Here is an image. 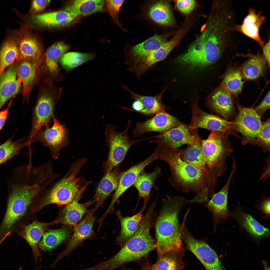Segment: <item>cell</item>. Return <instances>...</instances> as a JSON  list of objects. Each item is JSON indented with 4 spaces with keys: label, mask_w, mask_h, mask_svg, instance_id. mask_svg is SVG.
I'll return each mask as SVG.
<instances>
[{
    "label": "cell",
    "mask_w": 270,
    "mask_h": 270,
    "mask_svg": "<svg viewBox=\"0 0 270 270\" xmlns=\"http://www.w3.org/2000/svg\"><path fill=\"white\" fill-rule=\"evenodd\" d=\"M192 108L191 124L188 126L190 130L198 128H205L212 131H218L236 136L233 122L222 118L206 112L196 105ZM236 137L237 136H236Z\"/></svg>",
    "instance_id": "13"
},
{
    "label": "cell",
    "mask_w": 270,
    "mask_h": 270,
    "mask_svg": "<svg viewBox=\"0 0 270 270\" xmlns=\"http://www.w3.org/2000/svg\"><path fill=\"white\" fill-rule=\"evenodd\" d=\"M270 118L262 122L261 131L256 140L255 145L261 148L264 152H270Z\"/></svg>",
    "instance_id": "43"
},
{
    "label": "cell",
    "mask_w": 270,
    "mask_h": 270,
    "mask_svg": "<svg viewBox=\"0 0 270 270\" xmlns=\"http://www.w3.org/2000/svg\"><path fill=\"white\" fill-rule=\"evenodd\" d=\"M160 168L156 166L152 172L148 173L144 170L140 173L132 186L137 190L139 196L143 198L144 203L149 200L151 191L153 188H156L155 181L161 173Z\"/></svg>",
    "instance_id": "33"
},
{
    "label": "cell",
    "mask_w": 270,
    "mask_h": 270,
    "mask_svg": "<svg viewBox=\"0 0 270 270\" xmlns=\"http://www.w3.org/2000/svg\"><path fill=\"white\" fill-rule=\"evenodd\" d=\"M50 2L49 0H32L31 3L30 12L36 13L43 10L49 4Z\"/></svg>",
    "instance_id": "47"
},
{
    "label": "cell",
    "mask_w": 270,
    "mask_h": 270,
    "mask_svg": "<svg viewBox=\"0 0 270 270\" xmlns=\"http://www.w3.org/2000/svg\"><path fill=\"white\" fill-rule=\"evenodd\" d=\"M86 270H92L90 269L89 268L86 269Z\"/></svg>",
    "instance_id": "53"
},
{
    "label": "cell",
    "mask_w": 270,
    "mask_h": 270,
    "mask_svg": "<svg viewBox=\"0 0 270 270\" xmlns=\"http://www.w3.org/2000/svg\"><path fill=\"white\" fill-rule=\"evenodd\" d=\"M158 160L166 162L170 172L168 181L176 190L184 193L192 192L196 195L192 204L207 202L213 195L209 185L200 172L193 166L182 160L181 150L158 145L155 149Z\"/></svg>",
    "instance_id": "1"
},
{
    "label": "cell",
    "mask_w": 270,
    "mask_h": 270,
    "mask_svg": "<svg viewBox=\"0 0 270 270\" xmlns=\"http://www.w3.org/2000/svg\"><path fill=\"white\" fill-rule=\"evenodd\" d=\"M154 223L151 217L143 216L133 236L116 254L92 267L94 270H113L128 262L138 260L156 248L150 230Z\"/></svg>",
    "instance_id": "4"
},
{
    "label": "cell",
    "mask_w": 270,
    "mask_h": 270,
    "mask_svg": "<svg viewBox=\"0 0 270 270\" xmlns=\"http://www.w3.org/2000/svg\"><path fill=\"white\" fill-rule=\"evenodd\" d=\"M167 37L166 34H155L132 46L130 51L131 63L132 64L131 66L146 58L164 45L167 42Z\"/></svg>",
    "instance_id": "26"
},
{
    "label": "cell",
    "mask_w": 270,
    "mask_h": 270,
    "mask_svg": "<svg viewBox=\"0 0 270 270\" xmlns=\"http://www.w3.org/2000/svg\"><path fill=\"white\" fill-rule=\"evenodd\" d=\"M190 200L180 196H167L162 200L161 208L155 222L156 248L160 257L183 250L178 215Z\"/></svg>",
    "instance_id": "2"
},
{
    "label": "cell",
    "mask_w": 270,
    "mask_h": 270,
    "mask_svg": "<svg viewBox=\"0 0 270 270\" xmlns=\"http://www.w3.org/2000/svg\"><path fill=\"white\" fill-rule=\"evenodd\" d=\"M208 103L212 111L227 120L234 115L232 95L221 84L213 92Z\"/></svg>",
    "instance_id": "22"
},
{
    "label": "cell",
    "mask_w": 270,
    "mask_h": 270,
    "mask_svg": "<svg viewBox=\"0 0 270 270\" xmlns=\"http://www.w3.org/2000/svg\"><path fill=\"white\" fill-rule=\"evenodd\" d=\"M176 7L181 12L184 14L190 13L194 8L195 1L193 0H178L175 1Z\"/></svg>",
    "instance_id": "45"
},
{
    "label": "cell",
    "mask_w": 270,
    "mask_h": 270,
    "mask_svg": "<svg viewBox=\"0 0 270 270\" xmlns=\"http://www.w3.org/2000/svg\"><path fill=\"white\" fill-rule=\"evenodd\" d=\"M148 16L154 22L160 25L170 26L174 24V20L171 6L166 0H159L149 7Z\"/></svg>",
    "instance_id": "32"
},
{
    "label": "cell",
    "mask_w": 270,
    "mask_h": 270,
    "mask_svg": "<svg viewBox=\"0 0 270 270\" xmlns=\"http://www.w3.org/2000/svg\"><path fill=\"white\" fill-rule=\"evenodd\" d=\"M201 140L197 135L192 143L188 145L184 150H181L180 157L184 161L196 168L202 173L208 182L212 191L215 190L208 169L201 147Z\"/></svg>",
    "instance_id": "20"
},
{
    "label": "cell",
    "mask_w": 270,
    "mask_h": 270,
    "mask_svg": "<svg viewBox=\"0 0 270 270\" xmlns=\"http://www.w3.org/2000/svg\"><path fill=\"white\" fill-rule=\"evenodd\" d=\"M24 138L14 141L10 138L0 146V165L20 153L26 146H28L26 141L24 142Z\"/></svg>",
    "instance_id": "41"
},
{
    "label": "cell",
    "mask_w": 270,
    "mask_h": 270,
    "mask_svg": "<svg viewBox=\"0 0 270 270\" xmlns=\"http://www.w3.org/2000/svg\"><path fill=\"white\" fill-rule=\"evenodd\" d=\"M106 0H73L65 10L79 17L86 16L105 10Z\"/></svg>",
    "instance_id": "34"
},
{
    "label": "cell",
    "mask_w": 270,
    "mask_h": 270,
    "mask_svg": "<svg viewBox=\"0 0 270 270\" xmlns=\"http://www.w3.org/2000/svg\"><path fill=\"white\" fill-rule=\"evenodd\" d=\"M236 170V167H232L228 180L222 189L214 194L207 202L203 204L212 214L214 227L213 233L215 232L218 224L226 222L230 217V212L228 205V192L231 181Z\"/></svg>",
    "instance_id": "11"
},
{
    "label": "cell",
    "mask_w": 270,
    "mask_h": 270,
    "mask_svg": "<svg viewBox=\"0 0 270 270\" xmlns=\"http://www.w3.org/2000/svg\"><path fill=\"white\" fill-rule=\"evenodd\" d=\"M185 222L183 220L180 224V231L186 248L195 255L206 270H225L206 238L198 239L195 238L186 226Z\"/></svg>",
    "instance_id": "8"
},
{
    "label": "cell",
    "mask_w": 270,
    "mask_h": 270,
    "mask_svg": "<svg viewBox=\"0 0 270 270\" xmlns=\"http://www.w3.org/2000/svg\"><path fill=\"white\" fill-rule=\"evenodd\" d=\"M18 50L17 37L12 34L5 40L0 50V76L5 69L16 59Z\"/></svg>",
    "instance_id": "37"
},
{
    "label": "cell",
    "mask_w": 270,
    "mask_h": 270,
    "mask_svg": "<svg viewBox=\"0 0 270 270\" xmlns=\"http://www.w3.org/2000/svg\"><path fill=\"white\" fill-rule=\"evenodd\" d=\"M261 118L254 108L239 107L238 114L232 122L236 131L239 132L242 136L243 144L255 145L262 128V122Z\"/></svg>",
    "instance_id": "10"
},
{
    "label": "cell",
    "mask_w": 270,
    "mask_h": 270,
    "mask_svg": "<svg viewBox=\"0 0 270 270\" xmlns=\"http://www.w3.org/2000/svg\"><path fill=\"white\" fill-rule=\"evenodd\" d=\"M270 202L269 198H264L257 206V208L262 214L269 218L270 217Z\"/></svg>",
    "instance_id": "48"
},
{
    "label": "cell",
    "mask_w": 270,
    "mask_h": 270,
    "mask_svg": "<svg viewBox=\"0 0 270 270\" xmlns=\"http://www.w3.org/2000/svg\"><path fill=\"white\" fill-rule=\"evenodd\" d=\"M93 213L91 210H89L84 218L74 226L73 233L67 242L65 249L58 254L56 259L50 265L51 268H54L59 260L64 257L68 256L84 240L92 236L94 234L93 225L95 220Z\"/></svg>",
    "instance_id": "12"
},
{
    "label": "cell",
    "mask_w": 270,
    "mask_h": 270,
    "mask_svg": "<svg viewBox=\"0 0 270 270\" xmlns=\"http://www.w3.org/2000/svg\"><path fill=\"white\" fill-rule=\"evenodd\" d=\"M188 126L180 124L168 130L150 138V143L156 144L173 149L194 141L197 135H192Z\"/></svg>",
    "instance_id": "15"
},
{
    "label": "cell",
    "mask_w": 270,
    "mask_h": 270,
    "mask_svg": "<svg viewBox=\"0 0 270 270\" xmlns=\"http://www.w3.org/2000/svg\"><path fill=\"white\" fill-rule=\"evenodd\" d=\"M79 17L65 10L35 15L32 18L40 26L52 27L68 26L78 20Z\"/></svg>",
    "instance_id": "27"
},
{
    "label": "cell",
    "mask_w": 270,
    "mask_h": 270,
    "mask_svg": "<svg viewBox=\"0 0 270 270\" xmlns=\"http://www.w3.org/2000/svg\"><path fill=\"white\" fill-rule=\"evenodd\" d=\"M12 100L5 110L0 111V131L4 126L6 121L9 108L12 101Z\"/></svg>",
    "instance_id": "50"
},
{
    "label": "cell",
    "mask_w": 270,
    "mask_h": 270,
    "mask_svg": "<svg viewBox=\"0 0 270 270\" xmlns=\"http://www.w3.org/2000/svg\"><path fill=\"white\" fill-rule=\"evenodd\" d=\"M249 58L242 64L240 71L246 80H256L264 76L266 68V62L263 55L260 52L247 55Z\"/></svg>",
    "instance_id": "31"
},
{
    "label": "cell",
    "mask_w": 270,
    "mask_h": 270,
    "mask_svg": "<svg viewBox=\"0 0 270 270\" xmlns=\"http://www.w3.org/2000/svg\"><path fill=\"white\" fill-rule=\"evenodd\" d=\"M94 53H84L72 52L66 53L61 57L60 61L62 65L68 70H70L95 58Z\"/></svg>",
    "instance_id": "40"
},
{
    "label": "cell",
    "mask_w": 270,
    "mask_h": 270,
    "mask_svg": "<svg viewBox=\"0 0 270 270\" xmlns=\"http://www.w3.org/2000/svg\"><path fill=\"white\" fill-rule=\"evenodd\" d=\"M106 10L115 23L125 31L121 25L118 19L120 9L124 0H106Z\"/></svg>",
    "instance_id": "44"
},
{
    "label": "cell",
    "mask_w": 270,
    "mask_h": 270,
    "mask_svg": "<svg viewBox=\"0 0 270 270\" xmlns=\"http://www.w3.org/2000/svg\"><path fill=\"white\" fill-rule=\"evenodd\" d=\"M82 164L80 161L74 162L61 178L49 185L35 202L32 207V212H38L51 204L66 205L83 192L88 184H83L80 178L77 177Z\"/></svg>",
    "instance_id": "5"
},
{
    "label": "cell",
    "mask_w": 270,
    "mask_h": 270,
    "mask_svg": "<svg viewBox=\"0 0 270 270\" xmlns=\"http://www.w3.org/2000/svg\"><path fill=\"white\" fill-rule=\"evenodd\" d=\"M266 19V17L262 14L261 11L256 12L254 8H250L248 14L244 18L242 24L236 25L235 30L251 38L262 46L264 44L265 42L260 36L259 30Z\"/></svg>",
    "instance_id": "24"
},
{
    "label": "cell",
    "mask_w": 270,
    "mask_h": 270,
    "mask_svg": "<svg viewBox=\"0 0 270 270\" xmlns=\"http://www.w3.org/2000/svg\"><path fill=\"white\" fill-rule=\"evenodd\" d=\"M154 115L144 122H137L132 131L134 138L148 132H163L181 124L175 117L166 111Z\"/></svg>",
    "instance_id": "18"
},
{
    "label": "cell",
    "mask_w": 270,
    "mask_h": 270,
    "mask_svg": "<svg viewBox=\"0 0 270 270\" xmlns=\"http://www.w3.org/2000/svg\"><path fill=\"white\" fill-rule=\"evenodd\" d=\"M56 223L55 220L47 223L36 220L25 227L23 236L32 248L36 263L40 256L38 245L41 238L48 226Z\"/></svg>",
    "instance_id": "28"
},
{
    "label": "cell",
    "mask_w": 270,
    "mask_h": 270,
    "mask_svg": "<svg viewBox=\"0 0 270 270\" xmlns=\"http://www.w3.org/2000/svg\"><path fill=\"white\" fill-rule=\"evenodd\" d=\"M132 108L134 111L139 112L143 109V106L142 103L140 101L135 100L132 103Z\"/></svg>",
    "instance_id": "51"
},
{
    "label": "cell",
    "mask_w": 270,
    "mask_h": 270,
    "mask_svg": "<svg viewBox=\"0 0 270 270\" xmlns=\"http://www.w3.org/2000/svg\"><path fill=\"white\" fill-rule=\"evenodd\" d=\"M17 62L28 61L37 66L42 54L41 47L38 40L23 27L17 31Z\"/></svg>",
    "instance_id": "16"
},
{
    "label": "cell",
    "mask_w": 270,
    "mask_h": 270,
    "mask_svg": "<svg viewBox=\"0 0 270 270\" xmlns=\"http://www.w3.org/2000/svg\"><path fill=\"white\" fill-rule=\"evenodd\" d=\"M243 78L240 70L237 68L231 67L224 74L221 84L232 95L236 96L243 88Z\"/></svg>",
    "instance_id": "39"
},
{
    "label": "cell",
    "mask_w": 270,
    "mask_h": 270,
    "mask_svg": "<svg viewBox=\"0 0 270 270\" xmlns=\"http://www.w3.org/2000/svg\"><path fill=\"white\" fill-rule=\"evenodd\" d=\"M262 262L264 266V270H270V267L268 266V262L266 261H262Z\"/></svg>",
    "instance_id": "52"
},
{
    "label": "cell",
    "mask_w": 270,
    "mask_h": 270,
    "mask_svg": "<svg viewBox=\"0 0 270 270\" xmlns=\"http://www.w3.org/2000/svg\"><path fill=\"white\" fill-rule=\"evenodd\" d=\"M230 134L212 131L208 138L201 141V147L212 183L216 186L218 178L226 170L227 161L233 149L228 139Z\"/></svg>",
    "instance_id": "6"
},
{
    "label": "cell",
    "mask_w": 270,
    "mask_h": 270,
    "mask_svg": "<svg viewBox=\"0 0 270 270\" xmlns=\"http://www.w3.org/2000/svg\"><path fill=\"white\" fill-rule=\"evenodd\" d=\"M230 216L237 221L240 229L254 240H260L270 236V230L245 212L240 206L230 212Z\"/></svg>",
    "instance_id": "19"
},
{
    "label": "cell",
    "mask_w": 270,
    "mask_h": 270,
    "mask_svg": "<svg viewBox=\"0 0 270 270\" xmlns=\"http://www.w3.org/2000/svg\"><path fill=\"white\" fill-rule=\"evenodd\" d=\"M122 88L130 94L131 98L140 102L143 105V110L139 113L145 115H153L165 111L167 107L163 103L162 98L165 90L154 96H145L137 94L127 86L123 85Z\"/></svg>",
    "instance_id": "30"
},
{
    "label": "cell",
    "mask_w": 270,
    "mask_h": 270,
    "mask_svg": "<svg viewBox=\"0 0 270 270\" xmlns=\"http://www.w3.org/2000/svg\"><path fill=\"white\" fill-rule=\"evenodd\" d=\"M147 204L144 203L140 210L132 216H123L121 215L120 211L116 212V214L119 220L121 227L120 234L116 238V242L121 247L131 238L137 230Z\"/></svg>",
    "instance_id": "29"
},
{
    "label": "cell",
    "mask_w": 270,
    "mask_h": 270,
    "mask_svg": "<svg viewBox=\"0 0 270 270\" xmlns=\"http://www.w3.org/2000/svg\"><path fill=\"white\" fill-rule=\"evenodd\" d=\"M69 46L62 42H56L47 50L45 56L46 68L51 74L56 72L58 62L63 54L69 49Z\"/></svg>",
    "instance_id": "38"
},
{
    "label": "cell",
    "mask_w": 270,
    "mask_h": 270,
    "mask_svg": "<svg viewBox=\"0 0 270 270\" xmlns=\"http://www.w3.org/2000/svg\"><path fill=\"white\" fill-rule=\"evenodd\" d=\"M54 98L46 93L42 94L38 98L33 110L31 131L27 140L30 144L36 133L43 128L49 126L54 116L55 101Z\"/></svg>",
    "instance_id": "14"
},
{
    "label": "cell",
    "mask_w": 270,
    "mask_h": 270,
    "mask_svg": "<svg viewBox=\"0 0 270 270\" xmlns=\"http://www.w3.org/2000/svg\"><path fill=\"white\" fill-rule=\"evenodd\" d=\"M53 124L41 128L33 138L32 143L38 142L49 148L53 158L57 159L60 152L69 144L68 132L65 124H61L54 116Z\"/></svg>",
    "instance_id": "9"
},
{
    "label": "cell",
    "mask_w": 270,
    "mask_h": 270,
    "mask_svg": "<svg viewBox=\"0 0 270 270\" xmlns=\"http://www.w3.org/2000/svg\"><path fill=\"white\" fill-rule=\"evenodd\" d=\"M83 192L80 194L72 202L66 205L60 212L55 220L66 225L74 226L80 221L84 214L89 211L88 208L96 202V199L92 198L89 201L83 204L78 202Z\"/></svg>",
    "instance_id": "21"
},
{
    "label": "cell",
    "mask_w": 270,
    "mask_h": 270,
    "mask_svg": "<svg viewBox=\"0 0 270 270\" xmlns=\"http://www.w3.org/2000/svg\"><path fill=\"white\" fill-rule=\"evenodd\" d=\"M16 176V182L10 186L7 209L1 226L5 231L10 228L24 214L46 188L44 182L35 174L26 173Z\"/></svg>",
    "instance_id": "3"
},
{
    "label": "cell",
    "mask_w": 270,
    "mask_h": 270,
    "mask_svg": "<svg viewBox=\"0 0 270 270\" xmlns=\"http://www.w3.org/2000/svg\"><path fill=\"white\" fill-rule=\"evenodd\" d=\"M131 122L128 120L127 125L124 130L118 131L112 125H107L105 133L106 142L109 147L107 159L105 162L104 169L105 173L108 172L116 167L123 160L128 150L134 144L149 138L133 139L128 134Z\"/></svg>",
    "instance_id": "7"
},
{
    "label": "cell",
    "mask_w": 270,
    "mask_h": 270,
    "mask_svg": "<svg viewBox=\"0 0 270 270\" xmlns=\"http://www.w3.org/2000/svg\"><path fill=\"white\" fill-rule=\"evenodd\" d=\"M70 226L45 231L39 243V248L44 252L53 250L69 238L72 230Z\"/></svg>",
    "instance_id": "35"
},
{
    "label": "cell",
    "mask_w": 270,
    "mask_h": 270,
    "mask_svg": "<svg viewBox=\"0 0 270 270\" xmlns=\"http://www.w3.org/2000/svg\"><path fill=\"white\" fill-rule=\"evenodd\" d=\"M36 66L27 60L20 62L17 66V76L22 83L24 101H28L32 88L35 80Z\"/></svg>",
    "instance_id": "36"
},
{
    "label": "cell",
    "mask_w": 270,
    "mask_h": 270,
    "mask_svg": "<svg viewBox=\"0 0 270 270\" xmlns=\"http://www.w3.org/2000/svg\"><path fill=\"white\" fill-rule=\"evenodd\" d=\"M270 44L269 38L268 41L262 46L263 56L269 68L270 67Z\"/></svg>",
    "instance_id": "49"
},
{
    "label": "cell",
    "mask_w": 270,
    "mask_h": 270,
    "mask_svg": "<svg viewBox=\"0 0 270 270\" xmlns=\"http://www.w3.org/2000/svg\"><path fill=\"white\" fill-rule=\"evenodd\" d=\"M179 262L176 256L163 255L155 264L147 267L146 270H178Z\"/></svg>",
    "instance_id": "42"
},
{
    "label": "cell",
    "mask_w": 270,
    "mask_h": 270,
    "mask_svg": "<svg viewBox=\"0 0 270 270\" xmlns=\"http://www.w3.org/2000/svg\"><path fill=\"white\" fill-rule=\"evenodd\" d=\"M270 108V91L267 93L262 102L254 108L261 118L264 113Z\"/></svg>",
    "instance_id": "46"
},
{
    "label": "cell",
    "mask_w": 270,
    "mask_h": 270,
    "mask_svg": "<svg viewBox=\"0 0 270 270\" xmlns=\"http://www.w3.org/2000/svg\"><path fill=\"white\" fill-rule=\"evenodd\" d=\"M116 168L105 173L98 184L93 198L97 200L96 206L92 210L93 212L103 204L112 192L116 189L123 172Z\"/></svg>",
    "instance_id": "25"
},
{
    "label": "cell",
    "mask_w": 270,
    "mask_h": 270,
    "mask_svg": "<svg viewBox=\"0 0 270 270\" xmlns=\"http://www.w3.org/2000/svg\"><path fill=\"white\" fill-rule=\"evenodd\" d=\"M18 64L13 63L0 76V110L19 92L21 83L17 76Z\"/></svg>",
    "instance_id": "23"
},
{
    "label": "cell",
    "mask_w": 270,
    "mask_h": 270,
    "mask_svg": "<svg viewBox=\"0 0 270 270\" xmlns=\"http://www.w3.org/2000/svg\"><path fill=\"white\" fill-rule=\"evenodd\" d=\"M158 160L155 150L148 158L142 162L130 167L123 172L120 179L118 187L113 195L111 202L106 211L104 214L106 216L112 213L114 205L120 196L134 184L141 172L148 165L153 162Z\"/></svg>",
    "instance_id": "17"
}]
</instances>
